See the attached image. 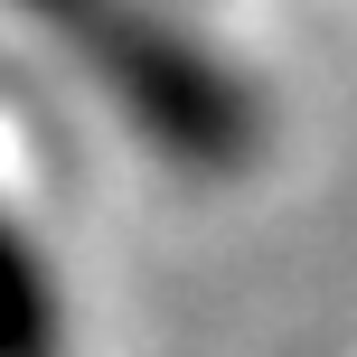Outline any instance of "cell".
Masks as SVG:
<instances>
[{
  "label": "cell",
  "instance_id": "6da1fadb",
  "mask_svg": "<svg viewBox=\"0 0 357 357\" xmlns=\"http://www.w3.org/2000/svg\"><path fill=\"white\" fill-rule=\"evenodd\" d=\"M10 10L38 19V29L123 104V123L151 132L169 160L235 169L254 151V132H264L254 85L226 66V56H207L178 19H160L151 0H10Z\"/></svg>",
  "mask_w": 357,
  "mask_h": 357
},
{
  "label": "cell",
  "instance_id": "7a4b0ae2",
  "mask_svg": "<svg viewBox=\"0 0 357 357\" xmlns=\"http://www.w3.org/2000/svg\"><path fill=\"white\" fill-rule=\"evenodd\" d=\"M0 357H66V310L38 264V245L19 235V216L0 207Z\"/></svg>",
  "mask_w": 357,
  "mask_h": 357
}]
</instances>
